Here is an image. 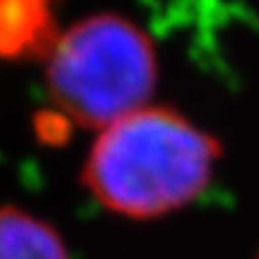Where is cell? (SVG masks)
<instances>
[{"mask_svg":"<svg viewBox=\"0 0 259 259\" xmlns=\"http://www.w3.org/2000/svg\"><path fill=\"white\" fill-rule=\"evenodd\" d=\"M223 149L193 117L147 103L94 133L80 167L88 195L126 220H158L206 195Z\"/></svg>","mask_w":259,"mask_h":259,"instance_id":"1","label":"cell"},{"mask_svg":"<svg viewBox=\"0 0 259 259\" xmlns=\"http://www.w3.org/2000/svg\"><path fill=\"white\" fill-rule=\"evenodd\" d=\"M39 62L58 115L94 133L152 103L161 78L154 39L115 12H97L60 30Z\"/></svg>","mask_w":259,"mask_h":259,"instance_id":"2","label":"cell"},{"mask_svg":"<svg viewBox=\"0 0 259 259\" xmlns=\"http://www.w3.org/2000/svg\"><path fill=\"white\" fill-rule=\"evenodd\" d=\"M58 32L53 0H0L3 60H41Z\"/></svg>","mask_w":259,"mask_h":259,"instance_id":"3","label":"cell"},{"mask_svg":"<svg viewBox=\"0 0 259 259\" xmlns=\"http://www.w3.org/2000/svg\"><path fill=\"white\" fill-rule=\"evenodd\" d=\"M0 259H71V250L44 215L5 204L0 206Z\"/></svg>","mask_w":259,"mask_h":259,"instance_id":"4","label":"cell"}]
</instances>
